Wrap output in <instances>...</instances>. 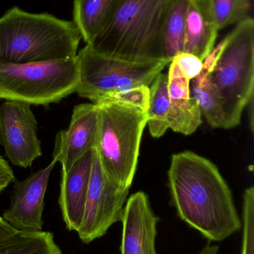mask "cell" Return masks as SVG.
<instances>
[{
  "label": "cell",
  "mask_w": 254,
  "mask_h": 254,
  "mask_svg": "<svg viewBox=\"0 0 254 254\" xmlns=\"http://www.w3.org/2000/svg\"><path fill=\"white\" fill-rule=\"evenodd\" d=\"M0 145L13 165L28 168L42 155L37 122L30 104L7 101L0 107Z\"/></svg>",
  "instance_id": "9"
},
{
  "label": "cell",
  "mask_w": 254,
  "mask_h": 254,
  "mask_svg": "<svg viewBox=\"0 0 254 254\" xmlns=\"http://www.w3.org/2000/svg\"><path fill=\"white\" fill-rule=\"evenodd\" d=\"M168 176L179 217L209 241H223L241 230L231 189L210 160L189 151L174 154Z\"/></svg>",
  "instance_id": "1"
},
{
  "label": "cell",
  "mask_w": 254,
  "mask_h": 254,
  "mask_svg": "<svg viewBox=\"0 0 254 254\" xmlns=\"http://www.w3.org/2000/svg\"><path fill=\"white\" fill-rule=\"evenodd\" d=\"M81 40L73 21L13 7L0 17V63L29 64L76 58Z\"/></svg>",
  "instance_id": "3"
},
{
  "label": "cell",
  "mask_w": 254,
  "mask_h": 254,
  "mask_svg": "<svg viewBox=\"0 0 254 254\" xmlns=\"http://www.w3.org/2000/svg\"><path fill=\"white\" fill-rule=\"evenodd\" d=\"M219 248L218 246H214L209 243L205 246L201 252L196 254H219Z\"/></svg>",
  "instance_id": "27"
},
{
  "label": "cell",
  "mask_w": 254,
  "mask_h": 254,
  "mask_svg": "<svg viewBox=\"0 0 254 254\" xmlns=\"http://www.w3.org/2000/svg\"><path fill=\"white\" fill-rule=\"evenodd\" d=\"M98 104V133L95 150L107 176L131 188L137 170L147 113L116 102Z\"/></svg>",
  "instance_id": "5"
},
{
  "label": "cell",
  "mask_w": 254,
  "mask_h": 254,
  "mask_svg": "<svg viewBox=\"0 0 254 254\" xmlns=\"http://www.w3.org/2000/svg\"><path fill=\"white\" fill-rule=\"evenodd\" d=\"M177 1L119 0L105 25L86 46L95 53L129 62L168 61L163 34Z\"/></svg>",
  "instance_id": "2"
},
{
  "label": "cell",
  "mask_w": 254,
  "mask_h": 254,
  "mask_svg": "<svg viewBox=\"0 0 254 254\" xmlns=\"http://www.w3.org/2000/svg\"><path fill=\"white\" fill-rule=\"evenodd\" d=\"M79 68L78 95L93 104L104 102L113 94L138 86H150L169 61L135 63L95 53L86 46L77 54Z\"/></svg>",
  "instance_id": "7"
},
{
  "label": "cell",
  "mask_w": 254,
  "mask_h": 254,
  "mask_svg": "<svg viewBox=\"0 0 254 254\" xmlns=\"http://www.w3.org/2000/svg\"><path fill=\"white\" fill-rule=\"evenodd\" d=\"M187 6L188 0H177L166 21L163 38L166 58L170 62L184 50Z\"/></svg>",
  "instance_id": "20"
},
{
  "label": "cell",
  "mask_w": 254,
  "mask_h": 254,
  "mask_svg": "<svg viewBox=\"0 0 254 254\" xmlns=\"http://www.w3.org/2000/svg\"><path fill=\"white\" fill-rule=\"evenodd\" d=\"M94 149L82 155L70 170L63 172L58 203L64 223L70 231H78L83 219Z\"/></svg>",
  "instance_id": "13"
},
{
  "label": "cell",
  "mask_w": 254,
  "mask_h": 254,
  "mask_svg": "<svg viewBox=\"0 0 254 254\" xmlns=\"http://www.w3.org/2000/svg\"><path fill=\"white\" fill-rule=\"evenodd\" d=\"M14 181L15 176L13 170L7 161L0 156V192Z\"/></svg>",
  "instance_id": "25"
},
{
  "label": "cell",
  "mask_w": 254,
  "mask_h": 254,
  "mask_svg": "<svg viewBox=\"0 0 254 254\" xmlns=\"http://www.w3.org/2000/svg\"><path fill=\"white\" fill-rule=\"evenodd\" d=\"M10 225H9L3 218L0 217V242L8 238L16 232Z\"/></svg>",
  "instance_id": "26"
},
{
  "label": "cell",
  "mask_w": 254,
  "mask_h": 254,
  "mask_svg": "<svg viewBox=\"0 0 254 254\" xmlns=\"http://www.w3.org/2000/svg\"><path fill=\"white\" fill-rule=\"evenodd\" d=\"M77 58L46 62L0 63V99L46 106L77 90Z\"/></svg>",
  "instance_id": "6"
},
{
  "label": "cell",
  "mask_w": 254,
  "mask_h": 254,
  "mask_svg": "<svg viewBox=\"0 0 254 254\" xmlns=\"http://www.w3.org/2000/svg\"><path fill=\"white\" fill-rule=\"evenodd\" d=\"M119 0H74V23L89 44L113 13Z\"/></svg>",
  "instance_id": "17"
},
{
  "label": "cell",
  "mask_w": 254,
  "mask_h": 254,
  "mask_svg": "<svg viewBox=\"0 0 254 254\" xmlns=\"http://www.w3.org/2000/svg\"><path fill=\"white\" fill-rule=\"evenodd\" d=\"M172 61L189 81L199 75L203 69V61L192 54L180 52Z\"/></svg>",
  "instance_id": "24"
},
{
  "label": "cell",
  "mask_w": 254,
  "mask_h": 254,
  "mask_svg": "<svg viewBox=\"0 0 254 254\" xmlns=\"http://www.w3.org/2000/svg\"><path fill=\"white\" fill-rule=\"evenodd\" d=\"M219 49V46L214 47L203 61L202 71L199 75L192 79L190 91L210 126L213 128H226V118L223 108L209 78V72L216 62Z\"/></svg>",
  "instance_id": "16"
},
{
  "label": "cell",
  "mask_w": 254,
  "mask_h": 254,
  "mask_svg": "<svg viewBox=\"0 0 254 254\" xmlns=\"http://www.w3.org/2000/svg\"><path fill=\"white\" fill-rule=\"evenodd\" d=\"M218 32L206 0H188L183 52L204 61L214 49Z\"/></svg>",
  "instance_id": "15"
},
{
  "label": "cell",
  "mask_w": 254,
  "mask_h": 254,
  "mask_svg": "<svg viewBox=\"0 0 254 254\" xmlns=\"http://www.w3.org/2000/svg\"><path fill=\"white\" fill-rule=\"evenodd\" d=\"M98 112L96 104H82L73 109L70 126L57 133L52 161L60 162L62 172L86 152L96 146L98 133Z\"/></svg>",
  "instance_id": "11"
},
{
  "label": "cell",
  "mask_w": 254,
  "mask_h": 254,
  "mask_svg": "<svg viewBox=\"0 0 254 254\" xmlns=\"http://www.w3.org/2000/svg\"><path fill=\"white\" fill-rule=\"evenodd\" d=\"M206 2L219 31L247 17L252 8L251 0H206Z\"/></svg>",
  "instance_id": "21"
},
{
  "label": "cell",
  "mask_w": 254,
  "mask_h": 254,
  "mask_svg": "<svg viewBox=\"0 0 254 254\" xmlns=\"http://www.w3.org/2000/svg\"><path fill=\"white\" fill-rule=\"evenodd\" d=\"M129 190L107 176L94 149L85 213L77 231L84 243L101 238L113 224L122 220Z\"/></svg>",
  "instance_id": "8"
},
{
  "label": "cell",
  "mask_w": 254,
  "mask_h": 254,
  "mask_svg": "<svg viewBox=\"0 0 254 254\" xmlns=\"http://www.w3.org/2000/svg\"><path fill=\"white\" fill-rule=\"evenodd\" d=\"M169 64V127L176 132L189 135L202 124V113L191 94L190 81L180 71L174 61H171Z\"/></svg>",
  "instance_id": "14"
},
{
  "label": "cell",
  "mask_w": 254,
  "mask_h": 254,
  "mask_svg": "<svg viewBox=\"0 0 254 254\" xmlns=\"http://www.w3.org/2000/svg\"><path fill=\"white\" fill-rule=\"evenodd\" d=\"M159 221L151 207L147 194L139 191L131 195L121 220V254H158L155 240Z\"/></svg>",
  "instance_id": "12"
},
{
  "label": "cell",
  "mask_w": 254,
  "mask_h": 254,
  "mask_svg": "<svg viewBox=\"0 0 254 254\" xmlns=\"http://www.w3.org/2000/svg\"><path fill=\"white\" fill-rule=\"evenodd\" d=\"M56 162L38 170L25 180H15L10 204L3 219L18 231H40L43 229L44 198L52 169Z\"/></svg>",
  "instance_id": "10"
},
{
  "label": "cell",
  "mask_w": 254,
  "mask_h": 254,
  "mask_svg": "<svg viewBox=\"0 0 254 254\" xmlns=\"http://www.w3.org/2000/svg\"><path fill=\"white\" fill-rule=\"evenodd\" d=\"M209 78L223 108L226 128L239 126L254 97V21L247 16L219 44Z\"/></svg>",
  "instance_id": "4"
},
{
  "label": "cell",
  "mask_w": 254,
  "mask_h": 254,
  "mask_svg": "<svg viewBox=\"0 0 254 254\" xmlns=\"http://www.w3.org/2000/svg\"><path fill=\"white\" fill-rule=\"evenodd\" d=\"M168 74L161 72L149 86L147 125L151 135L155 138L162 137L168 128L169 97Z\"/></svg>",
  "instance_id": "19"
},
{
  "label": "cell",
  "mask_w": 254,
  "mask_h": 254,
  "mask_svg": "<svg viewBox=\"0 0 254 254\" xmlns=\"http://www.w3.org/2000/svg\"><path fill=\"white\" fill-rule=\"evenodd\" d=\"M149 86H142L113 94L104 102L128 104L147 112L149 107ZM101 104V103H100Z\"/></svg>",
  "instance_id": "23"
},
{
  "label": "cell",
  "mask_w": 254,
  "mask_h": 254,
  "mask_svg": "<svg viewBox=\"0 0 254 254\" xmlns=\"http://www.w3.org/2000/svg\"><path fill=\"white\" fill-rule=\"evenodd\" d=\"M243 237L242 254H254V188L246 190L243 195Z\"/></svg>",
  "instance_id": "22"
},
{
  "label": "cell",
  "mask_w": 254,
  "mask_h": 254,
  "mask_svg": "<svg viewBox=\"0 0 254 254\" xmlns=\"http://www.w3.org/2000/svg\"><path fill=\"white\" fill-rule=\"evenodd\" d=\"M0 254H63L49 231H16L0 242Z\"/></svg>",
  "instance_id": "18"
}]
</instances>
